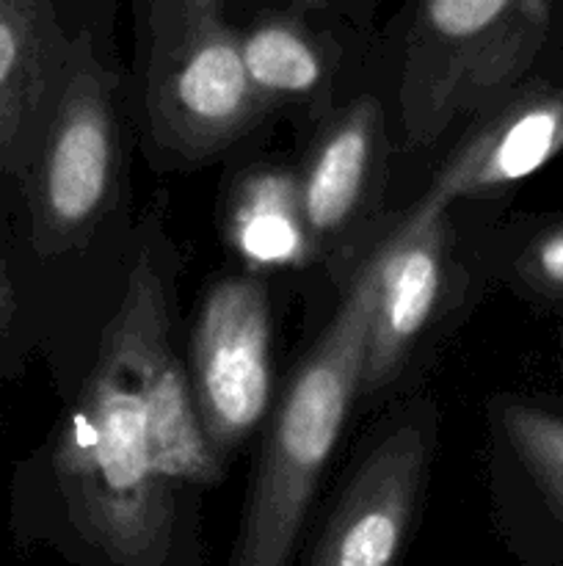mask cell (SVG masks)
Returning a JSON list of instances; mask_svg holds the SVG:
<instances>
[{"label":"cell","mask_w":563,"mask_h":566,"mask_svg":"<svg viewBox=\"0 0 563 566\" xmlns=\"http://www.w3.org/2000/svg\"><path fill=\"white\" fill-rule=\"evenodd\" d=\"M563 72V0H403L375 31L370 88L397 155H423Z\"/></svg>","instance_id":"cell-2"},{"label":"cell","mask_w":563,"mask_h":566,"mask_svg":"<svg viewBox=\"0 0 563 566\" xmlns=\"http://www.w3.org/2000/svg\"><path fill=\"white\" fill-rule=\"evenodd\" d=\"M193 401L213 451L230 459L274 407V310L265 276L224 274L208 285L185 332Z\"/></svg>","instance_id":"cell-11"},{"label":"cell","mask_w":563,"mask_h":566,"mask_svg":"<svg viewBox=\"0 0 563 566\" xmlns=\"http://www.w3.org/2000/svg\"><path fill=\"white\" fill-rule=\"evenodd\" d=\"M116 6L77 31L61 72L53 111L22 177L28 232L39 260H83L99 243L130 247L127 70L114 42Z\"/></svg>","instance_id":"cell-4"},{"label":"cell","mask_w":563,"mask_h":566,"mask_svg":"<svg viewBox=\"0 0 563 566\" xmlns=\"http://www.w3.org/2000/svg\"><path fill=\"white\" fill-rule=\"evenodd\" d=\"M475 258L489 287L550 313L563 307V210H489L475 232Z\"/></svg>","instance_id":"cell-16"},{"label":"cell","mask_w":563,"mask_h":566,"mask_svg":"<svg viewBox=\"0 0 563 566\" xmlns=\"http://www.w3.org/2000/svg\"><path fill=\"white\" fill-rule=\"evenodd\" d=\"M486 423L497 534L519 566H563V401L497 392Z\"/></svg>","instance_id":"cell-12"},{"label":"cell","mask_w":563,"mask_h":566,"mask_svg":"<svg viewBox=\"0 0 563 566\" xmlns=\"http://www.w3.org/2000/svg\"><path fill=\"white\" fill-rule=\"evenodd\" d=\"M116 0H0V175L22 182L77 31Z\"/></svg>","instance_id":"cell-14"},{"label":"cell","mask_w":563,"mask_h":566,"mask_svg":"<svg viewBox=\"0 0 563 566\" xmlns=\"http://www.w3.org/2000/svg\"><path fill=\"white\" fill-rule=\"evenodd\" d=\"M439 426L431 396L397 398L307 531L296 566H401L423 517Z\"/></svg>","instance_id":"cell-8"},{"label":"cell","mask_w":563,"mask_h":566,"mask_svg":"<svg viewBox=\"0 0 563 566\" xmlns=\"http://www.w3.org/2000/svg\"><path fill=\"white\" fill-rule=\"evenodd\" d=\"M20 291L9 269V260L0 254V376L11 368L17 354V335H20Z\"/></svg>","instance_id":"cell-17"},{"label":"cell","mask_w":563,"mask_h":566,"mask_svg":"<svg viewBox=\"0 0 563 566\" xmlns=\"http://www.w3.org/2000/svg\"><path fill=\"white\" fill-rule=\"evenodd\" d=\"M235 0H130L127 111L136 147L158 175L235 158L263 114L243 70Z\"/></svg>","instance_id":"cell-5"},{"label":"cell","mask_w":563,"mask_h":566,"mask_svg":"<svg viewBox=\"0 0 563 566\" xmlns=\"http://www.w3.org/2000/svg\"><path fill=\"white\" fill-rule=\"evenodd\" d=\"M199 503L160 470L116 298L81 390L33 462V531L75 566H208Z\"/></svg>","instance_id":"cell-1"},{"label":"cell","mask_w":563,"mask_h":566,"mask_svg":"<svg viewBox=\"0 0 563 566\" xmlns=\"http://www.w3.org/2000/svg\"><path fill=\"white\" fill-rule=\"evenodd\" d=\"M163 216L166 205L160 199L136 224L119 307L130 324L138 385L160 470L180 490L202 497L221 484L226 462L210 446L193 401L185 337L177 321L180 258Z\"/></svg>","instance_id":"cell-9"},{"label":"cell","mask_w":563,"mask_h":566,"mask_svg":"<svg viewBox=\"0 0 563 566\" xmlns=\"http://www.w3.org/2000/svg\"><path fill=\"white\" fill-rule=\"evenodd\" d=\"M221 232L243 271H315L293 160H235L221 197Z\"/></svg>","instance_id":"cell-15"},{"label":"cell","mask_w":563,"mask_h":566,"mask_svg":"<svg viewBox=\"0 0 563 566\" xmlns=\"http://www.w3.org/2000/svg\"><path fill=\"white\" fill-rule=\"evenodd\" d=\"M298 199L315 249V271L340 293L386 230L395 136L379 92L364 88L296 138Z\"/></svg>","instance_id":"cell-7"},{"label":"cell","mask_w":563,"mask_h":566,"mask_svg":"<svg viewBox=\"0 0 563 566\" xmlns=\"http://www.w3.org/2000/svg\"><path fill=\"white\" fill-rule=\"evenodd\" d=\"M243 3H290V0H243ZM318 3L348 17L353 25L364 28V31H375L379 28L375 20H379V9L384 0H318Z\"/></svg>","instance_id":"cell-18"},{"label":"cell","mask_w":563,"mask_h":566,"mask_svg":"<svg viewBox=\"0 0 563 566\" xmlns=\"http://www.w3.org/2000/svg\"><path fill=\"white\" fill-rule=\"evenodd\" d=\"M489 210L495 208L469 205V219L450 208L417 221L395 210L381 241L357 412L414 392L436 352L489 287L475 258V232Z\"/></svg>","instance_id":"cell-6"},{"label":"cell","mask_w":563,"mask_h":566,"mask_svg":"<svg viewBox=\"0 0 563 566\" xmlns=\"http://www.w3.org/2000/svg\"><path fill=\"white\" fill-rule=\"evenodd\" d=\"M243 70L268 122L304 136L315 122L370 88L375 31L318 0L232 3Z\"/></svg>","instance_id":"cell-10"},{"label":"cell","mask_w":563,"mask_h":566,"mask_svg":"<svg viewBox=\"0 0 563 566\" xmlns=\"http://www.w3.org/2000/svg\"><path fill=\"white\" fill-rule=\"evenodd\" d=\"M557 158H563V72L519 88L453 133L428 186L401 213L417 221L458 205L500 208Z\"/></svg>","instance_id":"cell-13"},{"label":"cell","mask_w":563,"mask_h":566,"mask_svg":"<svg viewBox=\"0 0 563 566\" xmlns=\"http://www.w3.org/2000/svg\"><path fill=\"white\" fill-rule=\"evenodd\" d=\"M381 241L274 398L226 566H296L326 470L357 415Z\"/></svg>","instance_id":"cell-3"},{"label":"cell","mask_w":563,"mask_h":566,"mask_svg":"<svg viewBox=\"0 0 563 566\" xmlns=\"http://www.w3.org/2000/svg\"><path fill=\"white\" fill-rule=\"evenodd\" d=\"M557 318V343H561V348H563V307L561 310H555V313H552Z\"/></svg>","instance_id":"cell-19"}]
</instances>
